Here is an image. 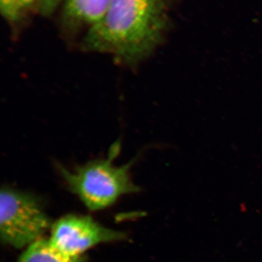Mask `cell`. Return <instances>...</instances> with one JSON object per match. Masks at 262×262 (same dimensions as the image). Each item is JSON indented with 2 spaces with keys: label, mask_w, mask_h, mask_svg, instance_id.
Wrapping results in <instances>:
<instances>
[{
  "label": "cell",
  "mask_w": 262,
  "mask_h": 262,
  "mask_svg": "<svg viewBox=\"0 0 262 262\" xmlns=\"http://www.w3.org/2000/svg\"><path fill=\"white\" fill-rule=\"evenodd\" d=\"M51 227V220L37 196L9 186L2 187L0 236L3 244L17 249L28 247L42 239Z\"/></svg>",
  "instance_id": "obj_3"
},
{
  "label": "cell",
  "mask_w": 262,
  "mask_h": 262,
  "mask_svg": "<svg viewBox=\"0 0 262 262\" xmlns=\"http://www.w3.org/2000/svg\"><path fill=\"white\" fill-rule=\"evenodd\" d=\"M120 151L121 144L116 141L110 146L106 158L91 160L71 170L60 163L56 164L69 190L90 211L107 208L122 196L140 190L130 175V168L136 160L122 165L114 164Z\"/></svg>",
  "instance_id": "obj_2"
},
{
  "label": "cell",
  "mask_w": 262,
  "mask_h": 262,
  "mask_svg": "<svg viewBox=\"0 0 262 262\" xmlns=\"http://www.w3.org/2000/svg\"><path fill=\"white\" fill-rule=\"evenodd\" d=\"M18 262H86V260L82 256H68L55 248L49 239L42 238L28 246Z\"/></svg>",
  "instance_id": "obj_7"
},
{
  "label": "cell",
  "mask_w": 262,
  "mask_h": 262,
  "mask_svg": "<svg viewBox=\"0 0 262 262\" xmlns=\"http://www.w3.org/2000/svg\"><path fill=\"white\" fill-rule=\"evenodd\" d=\"M42 0H0V13L13 35L18 34L31 18L39 15Z\"/></svg>",
  "instance_id": "obj_6"
},
{
  "label": "cell",
  "mask_w": 262,
  "mask_h": 262,
  "mask_svg": "<svg viewBox=\"0 0 262 262\" xmlns=\"http://www.w3.org/2000/svg\"><path fill=\"white\" fill-rule=\"evenodd\" d=\"M169 11L170 0H110L102 18L84 34L80 47L136 67L163 41Z\"/></svg>",
  "instance_id": "obj_1"
},
{
  "label": "cell",
  "mask_w": 262,
  "mask_h": 262,
  "mask_svg": "<svg viewBox=\"0 0 262 262\" xmlns=\"http://www.w3.org/2000/svg\"><path fill=\"white\" fill-rule=\"evenodd\" d=\"M110 0H42L39 15L49 16L61 8L60 25L66 37L74 38L102 18Z\"/></svg>",
  "instance_id": "obj_5"
},
{
  "label": "cell",
  "mask_w": 262,
  "mask_h": 262,
  "mask_svg": "<svg viewBox=\"0 0 262 262\" xmlns=\"http://www.w3.org/2000/svg\"><path fill=\"white\" fill-rule=\"evenodd\" d=\"M126 238L124 232L104 227L89 215L69 214L52 225L49 241L61 252L80 256L98 245Z\"/></svg>",
  "instance_id": "obj_4"
}]
</instances>
